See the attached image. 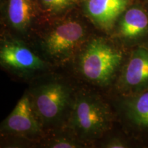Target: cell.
I'll return each instance as SVG.
<instances>
[{
    "label": "cell",
    "mask_w": 148,
    "mask_h": 148,
    "mask_svg": "<svg viewBox=\"0 0 148 148\" xmlns=\"http://www.w3.org/2000/svg\"><path fill=\"white\" fill-rule=\"evenodd\" d=\"M132 145V140L130 138H127L124 136H115L108 139L102 147L107 148H127L131 147Z\"/></svg>",
    "instance_id": "5bb4252c"
},
{
    "label": "cell",
    "mask_w": 148,
    "mask_h": 148,
    "mask_svg": "<svg viewBox=\"0 0 148 148\" xmlns=\"http://www.w3.org/2000/svg\"><path fill=\"white\" fill-rule=\"evenodd\" d=\"M148 12V0H138Z\"/></svg>",
    "instance_id": "9a60e30c"
},
{
    "label": "cell",
    "mask_w": 148,
    "mask_h": 148,
    "mask_svg": "<svg viewBox=\"0 0 148 148\" xmlns=\"http://www.w3.org/2000/svg\"><path fill=\"white\" fill-rule=\"evenodd\" d=\"M112 32L114 40L127 50L148 46V12L138 0L121 14Z\"/></svg>",
    "instance_id": "5b68a950"
},
{
    "label": "cell",
    "mask_w": 148,
    "mask_h": 148,
    "mask_svg": "<svg viewBox=\"0 0 148 148\" xmlns=\"http://www.w3.org/2000/svg\"><path fill=\"white\" fill-rule=\"evenodd\" d=\"M79 0H39L42 9L47 13L56 14L73 7Z\"/></svg>",
    "instance_id": "7c38bea8"
},
{
    "label": "cell",
    "mask_w": 148,
    "mask_h": 148,
    "mask_svg": "<svg viewBox=\"0 0 148 148\" xmlns=\"http://www.w3.org/2000/svg\"><path fill=\"white\" fill-rule=\"evenodd\" d=\"M86 34L87 30L82 22L72 18L63 20L56 23L42 36V50L53 60H66L84 44Z\"/></svg>",
    "instance_id": "3957f363"
},
{
    "label": "cell",
    "mask_w": 148,
    "mask_h": 148,
    "mask_svg": "<svg viewBox=\"0 0 148 148\" xmlns=\"http://www.w3.org/2000/svg\"><path fill=\"white\" fill-rule=\"evenodd\" d=\"M42 125L33 108L30 96L25 93L2 122L1 131L18 136H35L40 134Z\"/></svg>",
    "instance_id": "9c48e42d"
},
{
    "label": "cell",
    "mask_w": 148,
    "mask_h": 148,
    "mask_svg": "<svg viewBox=\"0 0 148 148\" xmlns=\"http://www.w3.org/2000/svg\"><path fill=\"white\" fill-rule=\"evenodd\" d=\"M117 106L122 122L133 136L148 143V90L119 96Z\"/></svg>",
    "instance_id": "52a82bcc"
},
{
    "label": "cell",
    "mask_w": 148,
    "mask_h": 148,
    "mask_svg": "<svg viewBox=\"0 0 148 148\" xmlns=\"http://www.w3.org/2000/svg\"><path fill=\"white\" fill-rule=\"evenodd\" d=\"M7 15L10 25L20 32H25L34 16L32 0H8Z\"/></svg>",
    "instance_id": "8fae6325"
},
{
    "label": "cell",
    "mask_w": 148,
    "mask_h": 148,
    "mask_svg": "<svg viewBox=\"0 0 148 148\" xmlns=\"http://www.w3.org/2000/svg\"><path fill=\"white\" fill-rule=\"evenodd\" d=\"M114 86L119 96L148 90V46H138L129 51Z\"/></svg>",
    "instance_id": "8992f818"
},
{
    "label": "cell",
    "mask_w": 148,
    "mask_h": 148,
    "mask_svg": "<svg viewBox=\"0 0 148 148\" xmlns=\"http://www.w3.org/2000/svg\"><path fill=\"white\" fill-rule=\"evenodd\" d=\"M29 96L35 113L42 125L58 122L72 103L71 89L57 81L38 85Z\"/></svg>",
    "instance_id": "277c9868"
},
{
    "label": "cell",
    "mask_w": 148,
    "mask_h": 148,
    "mask_svg": "<svg viewBox=\"0 0 148 148\" xmlns=\"http://www.w3.org/2000/svg\"><path fill=\"white\" fill-rule=\"evenodd\" d=\"M130 50L115 40L96 37L81 48L77 69L85 79L99 86L115 82Z\"/></svg>",
    "instance_id": "6da1fadb"
},
{
    "label": "cell",
    "mask_w": 148,
    "mask_h": 148,
    "mask_svg": "<svg viewBox=\"0 0 148 148\" xmlns=\"http://www.w3.org/2000/svg\"><path fill=\"white\" fill-rule=\"evenodd\" d=\"M83 145L84 144L76 139L63 136L50 140L47 143V147L52 148H76L82 147Z\"/></svg>",
    "instance_id": "4fadbf2b"
},
{
    "label": "cell",
    "mask_w": 148,
    "mask_h": 148,
    "mask_svg": "<svg viewBox=\"0 0 148 148\" xmlns=\"http://www.w3.org/2000/svg\"><path fill=\"white\" fill-rule=\"evenodd\" d=\"M70 107L69 126L78 138L96 139L111 127L110 107L98 96L81 94L72 101Z\"/></svg>",
    "instance_id": "7a4b0ae2"
},
{
    "label": "cell",
    "mask_w": 148,
    "mask_h": 148,
    "mask_svg": "<svg viewBox=\"0 0 148 148\" xmlns=\"http://www.w3.org/2000/svg\"><path fill=\"white\" fill-rule=\"evenodd\" d=\"M133 1H136V0H133Z\"/></svg>",
    "instance_id": "2e32d148"
},
{
    "label": "cell",
    "mask_w": 148,
    "mask_h": 148,
    "mask_svg": "<svg viewBox=\"0 0 148 148\" xmlns=\"http://www.w3.org/2000/svg\"><path fill=\"white\" fill-rule=\"evenodd\" d=\"M133 0H86L85 13L99 28L112 32L118 18Z\"/></svg>",
    "instance_id": "30bf717a"
},
{
    "label": "cell",
    "mask_w": 148,
    "mask_h": 148,
    "mask_svg": "<svg viewBox=\"0 0 148 148\" xmlns=\"http://www.w3.org/2000/svg\"><path fill=\"white\" fill-rule=\"evenodd\" d=\"M0 62L3 67L23 74L40 71L45 66V62L30 48L16 40L1 41Z\"/></svg>",
    "instance_id": "ba28073f"
}]
</instances>
